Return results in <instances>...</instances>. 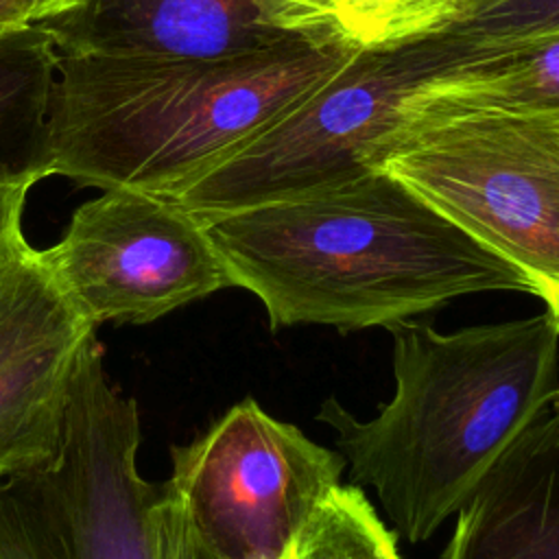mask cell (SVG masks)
<instances>
[{"label": "cell", "mask_w": 559, "mask_h": 559, "mask_svg": "<svg viewBox=\"0 0 559 559\" xmlns=\"http://www.w3.org/2000/svg\"><path fill=\"white\" fill-rule=\"evenodd\" d=\"M197 218L271 328H386L469 293H533L513 264L376 168Z\"/></svg>", "instance_id": "cell-1"}, {"label": "cell", "mask_w": 559, "mask_h": 559, "mask_svg": "<svg viewBox=\"0 0 559 559\" xmlns=\"http://www.w3.org/2000/svg\"><path fill=\"white\" fill-rule=\"evenodd\" d=\"M386 328L391 402L358 421L330 397L317 419L336 432L352 483L373 487L397 535L417 544L472 498L559 391V321L546 310L450 334L408 319Z\"/></svg>", "instance_id": "cell-2"}, {"label": "cell", "mask_w": 559, "mask_h": 559, "mask_svg": "<svg viewBox=\"0 0 559 559\" xmlns=\"http://www.w3.org/2000/svg\"><path fill=\"white\" fill-rule=\"evenodd\" d=\"M356 55L334 37L212 61L59 55L48 175L170 199Z\"/></svg>", "instance_id": "cell-3"}, {"label": "cell", "mask_w": 559, "mask_h": 559, "mask_svg": "<svg viewBox=\"0 0 559 559\" xmlns=\"http://www.w3.org/2000/svg\"><path fill=\"white\" fill-rule=\"evenodd\" d=\"M369 168L513 264L559 321V109L456 107L400 118Z\"/></svg>", "instance_id": "cell-4"}, {"label": "cell", "mask_w": 559, "mask_h": 559, "mask_svg": "<svg viewBox=\"0 0 559 559\" xmlns=\"http://www.w3.org/2000/svg\"><path fill=\"white\" fill-rule=\"evenodd\" d=\"M140 408L105 367L96 334L83 347L52 456L0 476V559H155L162 489L140 474Z\"/></svg>", "instance_id": "cell-5"}, {"label": "cell", "mask_w": 559, "mask_h": 559, "mask_svg": "<svg viewBox=\"0 0 559 559\" xmlns=\"http://www.w3.org/2000/svg\"><path fill=\"white\" fill-rule=\"evenodd\" d=\"M441 63L443 48L435 37L358 52L336 76L227 151L170 199L194 216H212L360 173L397 124L402 98Z\"/></svg>", "instance_id": "cell-6"}, {"label": "cell", "mask_w": 559, "mask_h": 559, "mask_svg": "<svg viewBox=\"0 0 559 559\" xmlns=\"http://www.w3.org/2000/svg\"><path fill=\"white\" fill-rule=\"evenodd\" d=\"M170 456L164 487L225 559H284L345 467V456L251 397Z\"/></svg>", "instance_id": "cell-7"}, {"label": "cell", "mask_w": 559, "mask_h": 559, "mask_svg": "<svg viewBox=\"0 0 559 559\" xmlns=\"http://www.w3.org/2000/svg\"><path fill=\"white\" fill-rule=\"evenodd\" d=\"M66 297L94 325L151 323L231 286L201 221L168 197L103 190L39 249Z\"/></svg>", "instance_id": "cell-8"}, {"label": "cell", "mask_w": 559, "mask_h": 559, "mask_svg": "<svg viewBox=\"0 0 559 559\" xmlns=\"http://www.w3.org/2000/svg\"><path fill=\"white\" fill-rule=\"evenodd\" d=\"M94 334L39 249L22 242L0 264V476L57 450L74 369Z\"/></svg>", "instance_id": "cell-9"}, {"label": "cell", "mask_w": 559, "mask_h": 559, "mask_svg": "<svg viewBox=\"0 0 559 559\" xmlns=\"http://www.w3.org/2000/svg\"><path fill=\"white\" fill-rule=\"evenodd\" d=\"M39 24L57 55L92 57L212 61L304 37L271 28L255 0H85Z\"/></svg>", "instance_id": "cell-10"}, {"label": "cell", "mask_w": 559, "mask_h": 559, "mask_svg": "<svg viewBox=\"0 0 559 559\" xmlns=\"http://www.w3.org/2000/svg\"><path fill=\"white\" fill-rule=\"evenodd\" d=\"M443 559H559V391L459 509Z\"/></svg>", "instance_id": "cell-11"}, {"label": "cell", "mask_w": 559, "mask_h": 559, "mask_svg": "<svg viewBox=\"0 0 559 559\" xmlns=\"http://www.w3.org/2000/svg\"><path fill=\"white\" fill-rule=\"evenodd\" d=\"M456 107L559 109V33L504 46L443 48L441 68L402 98L397 120Z\"/></svg>", "instance_id": "cell-12"}, {"label": "cell", "mask_w": 559, "mask_h": 559, "mask_svg": "<svg viewBox=\"0 0 559 559\" xmlns=\"http://www.w3.org/2000/svg\"><path fill=\"white\" fill-rule=\"evenodd\" d=\"M57 48L41 24L0 33V179L48 175V116Z\"/></svg>", "instance_id": "cell-13"}, {"label": "cell", "mask_w": 559, "mask_h": 559, "mask_svg": "<svg viewBox=\"0 0 559 559\" xmlns=\"http://www.w3.org/2000/svg\"><path fill=\"white\" fill-rule=\"evenodd\" d=\"M293 559H400L395 533L358 485H338L290 546Z\"/></svg>", "instance_id": "cell-14"}, {"label": "cell", "mask_w": 559, "mask_h": 559, "mask_svg": "<svg viewBox=\"0 0 559 559\" xmlns=\"http://www.w3.org/2000/svg\"><path fill=\"white\" fill-rule=\"evenodd\" d=\"M463 0H338L332 37L354 52H380L437 37Z\"/></svg>", "instance_id": "cell-15"}, {"label": "cell", "mask_w": 559, "mask_h": 559, "mask_svg": "<svg viewBox=\"0 0 559 559\" xmlns=\"http://www.w3.org/2000/svg\"><path fill=\"white\" fill-rule=\"evenodd\" d=\"M559 33V0H463L435 39L445 50L487 48Z\"/></svg>", "instance_id": "cell-16"}, {"label": "cell", "mask_w": 559, "mask_h": 559, "mask_svg": "<svg viewBox=\"0 0 559 559\" xmlns=\"http://www.w3.org/2000/svg\"><path fill=\"white\" fill-rule=\"evenodd\" d=\"M155 559H225L197 531L181 500L162 487L153 507Z\"/></svg>", "instance_id": "cell-17"}, {"label": "cell", "mask_w": 559, "mask_h": 559, "mask_svg": "<svg viewBox=\"0 0 559 559\" xmlns=\"http://www.w3.org/2000/svg\"><path fill=\"white\" fill-rule=\"evenodd\" d=\"M262 20L286 35L332 37L338 0H255Z\"/></svg>", "instance_id": "cell-18"}, {"label": "cell", "mask_w": 559, "mask_h": 559, "mask_svg": "<svg viewBox=\"0 0 559 559\" xmlns=\"http://www.w3.org/2000/svg\"><path fill=\"white\" fill-rule=\"evenodd\" d=\"M33 181L26 179H0V264L26 242L22 229V216L28 190Z\"/></svg>", "instance_id": "cell-19"}, {"label": "cell", "mask_w": 559, "mask_h": 559, "mask_svg": "<svg viewBox=\"0 0 559 559\" xmlns=\"http://www.w3.org/2000/svg\"><path fill=\"white\" fill-rule=\"evenodd\" d=\"M39 0H0V33L37 24Z\"/></svg>", "instance_id": "cell-20"}, {"label": "cell", "mask_w": 559, "mask_h": 559, "mask_svg": "<svg viewBox=\"0 0 559 559\" xmlns=\"http://www.w3.org/2000/svg\"><path fill=\"white\" fill-rule=\"evenodd\" d=\"M85 0H39V11H37V24L52 20L66 11H72L81 7Z\"/></svg>", "instance_id": "cell-21"}, {"label": "cell", "mask_w": 559, "mask_h": 559, "mask_svg": "<svg viewBox=\"0 0 559 559\" xmlns=\"http://www.w3.org/2000/svg\"><path fill=\"white\" fill-rule=\"evenodd\" d=\"M284 559H293V557H290V552H288V555H286V557H284Z\"/></svg>", "instance_id": "cell-22"}]
</instances>
